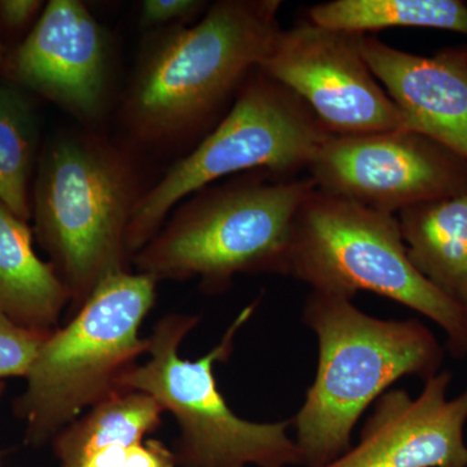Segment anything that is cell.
Returning <instances> with one entry per match:
<instances>
[{
    "label": "cell",
    "mask_w": 467,
    "mask_h": 467,
    "mask_svg": "<svg viewBox=\"0 0 467 467\" xmlns=\"http://www.w3.org/2000/svg\"><path fill=\"white\" fill-rule=\"evenodd\" d=\"M330 134L284 85L259 67L245 79L233 106L195 150L174 162L135 205L126 234L129 259L159 233L189 196L230 177L266 171L299 177Z\"/></svg>",
    "instance_id": "obj_8"
},
{
    "label": "cell",
    "mask_w": 467,
    "mask_h": 467,
    "mask_svg": "<svg viewBox=\"0 0 467 467\" xmlns=\"http://www.w3.org/2000/svg\"><path fill=\"white\" fill-rule=\"evenodd\" d=\"M359 51L404 119L405 129L435 140L467 162V47L432 57L359 36Z\"/></svg>",
    "instance_id": "obj_13"
},
{
    "label": "cell",
    "mask_w": 467,
    "mask_h": 467,
    "mask_svg": "<svg viewBox=\"0 0 467 467\" xmlns=\"http://www.w3.org/2000/svg\"><path fill=\"white\" fill-rule=\"evenodd\" d=\"M315 192L308 175L266 171L211 184L178 204L134 254L135 273L156 282L198 279L207 294L229 290L236 275H285L292 223Z\"/></svg>",
    "instance_id": "obj_3"
},
{
    "label": "cell",
    "mask_w": 467,
    "mask_h": 467,
    "mask_svg": "<svg viewBox=\"0 0 467 467\" xmlns=\"http://www.w3.org/2000/svg\"><path fill=\"white\" fill-rule=\"evenodd\" d=\"M208 3L201 0H144L140 5V26L161 27L183 26L187 21L205 14Z\"/></svg>",
    "instance_id": "obj_20"
},
{
    "label": "cell",
    "mask_w": 467,
    "mask_h": 467,
    "mask_svg": "<svg viewBox=\"0 0 467 467\" xmlns=\"http://www.w3.org/2000/svg\"><path fill=\"white\" fill-rule=\"evenodd\" d=\"M156 285L130 270L109 275L67 326L47 335L15 402L26 444L54 441L84 411L122 389V377L149 349L140 328L155 306Z\"/></svg>",
    "instance_id": "obj_6"
},
{
    "label": "cell",
    "mask_w": 467,
    "mask_h": 467,
    "mask_svg": "<svg viewBox=\"0 0 467 467\" xmlns=\"http://www.w3.org/2000/svg\"><path fill=\"white\" fill-rule=\"evenodd\" d=\"M5 47H3L2 42H0V64L5 60Z\"/></svg>",
    "instance_id": "obj_22"
},
{
    "label": "cell",
    "mask_w": 467,
    "mask_h": 467,
    "mask_svg": "<svg viewBox=\"0 0 467 467\" xmlns=\"http://www.w3.org/2000/svg\"><path fill=\"white\" fill-rule=\"evenodd\" d=\"M38 117L23 88L0 81V202L29 223L38 165Z\"/></svg>",
    "instance_id": "obj_18"
},
{
    "label": "cell",
    "mask_w": 467,
    "mask_h": 467,
    "mask_svg": "<svg viewBox=\"0 0 467 467\" xmlns=\"http://www.w3.org/2000/svg\"><path fill=\"white\" fill-rule=\"evenodd\" d=\"M43 9L39 0H0V24L9 32H20L41 16Z\"/></svg>",
    "instance_id": "obj_21"
},
{
    "label": "cell",
    "mask_w": 467,
    "mask_h": 467,
    "mask_svg": "<svg viewBox=\"0 0 467 467\" xmlns=\"http://www.w3.org/2000/svg\"><path fill=\"white\" fill-rule=\"evenodd\" d=\"M164 409L152 396L121 389L55 436L60 467H177L173 451L146 439Z\"/></svg>",
    "instance_id": "obj_14"
},
{
    "label": "cell",
    "mask_w": 467,
    "mask_h": 467,
    "mask_svg": "<svg viewBox=\"0 0 467 467\" xmlns=\"http://www.w3.org/2000/svg\"><path fill=\"white\" fill-rule=\"evenodd\" d=\"M48 334L27 328L0 312V380L26 378Z\"/></svg>",
    "instance_id": "obj_19"
},
{
    "label": "cell",
    "mask_w": 467,
    "mask_h": 467,
    "mask_svg": "<svg viewBox=\"0 0 467 467\" xmlns=\"http://www.w3.org/2000/svg\"><path fill=\"white\" fill-rule=\"evenodd\" d=\"M285 276L353 300L373 292L441 328L445 352L467 358V315L409 260L398 217L316 190L292 223Z\"/></svg>",
    "instance_id": "obj_5"
},
{
    "label": "cell",
    "mask_w": 467,
    "mask_h": 467,
    "mask_svg": "<svg viewBox=\"0 0 467 467\" xmlns=\"http://www.w3.org/2000/svg\"><path fill=\"white\" fill-rule=\"evenodd\" d=\"M279 0H218L192 26L156 34L143 50L122 112L144 146L212 131L281 32Z\"/></svg>",
    "instance_id": "obj_1"
},
{
    "label": "cell",
    "mask_w": 467,
    "mask_h": 467,
    "mask_svg": "<svg viewBox=\"0 0 467 467\" xmlns=\"http://www.w3.org/2000/svg\"><path fill=\"white\" fill-rule=\"evenodd\" d=\"M70 294L36 254L29 223L0 202V312L32 330H57Z\"/></svg>",
    "instance_id": "obj_15"
},
{
    "label": "cell",
    "mask_w": 467,
    "mask_h": 467,
    "mask_svg": "<svg viewBox=\"0 0 467 467\" xmlns=\"http://www.w3.org/2000/svg\"><path fill=\"white\" fill-rule=\"evenodd\" d=\"M303 322L318 342L315 382L292 426L303 466L324 467L352 447L364 411L404 377L441 373L445 348L420 319H380L353 300L312 291Z\"/></svg>",
    "instance_id": "obj_2"
},
{
    "label": "cell",
    "mask_w": 467,
    "mask_h": 467,
    "mask_svg": "<svg viewBox=\"0 0 467 467\" xmlns=\"http://www.w3.org/2000/svg\"><path fill=\"white\" fill-rule=\"evenodd\" d=\"M0 467H3V466H2V461H0Z\"/></svg>",
    "instance_id": "obj_24"
},
{
    "label": "cell",
    "mask_w": 467,
    "mask_h": 467,
    "mask_svg": "<svg viewBox=\"0 0 467 467\" xmlns=\"http://www.w3.org/2000/svg\"><path fill=\"white\" fill-rule=\"evenodd\" d=\"M409 260L467 315V192L398 214Z\"/></svg>",
    "instance_id": "obj_16"
},
{
    "label": "cell",
    "mask_w": 467,
    "mask_h": 467,
    "mask_svg": "<svg viewBox=\"0 0 467 467\" xmlns=\"http://www.w3.org/2000/svg\"><path fill=\"white\" fill-rule=\"evenodd\" d=\"M143 192L130 153L98 135L61 134L43 150L33 233L76 310L104 279L129 270L126 234Z\"/></svg>",
    "instance_id": "obj_4"
},
{
    "label": "cell",
    "mask_w": 467,
    "mask_h": 467,
    "mask_svg": "<svg viewBox=\"0 0 467 467\" xmlns=\"http://www.w3.org/2000/svg\"><path fill=\"white\" fill-rule=\"evenodd\" d=\"M316 26L358 36L392 27H420L467 36V3L462 0H333L313 5Z\"/></svg>",
    "instance_id": "obj_17"
},
{
    "label": "cell",
    "mask_w": 467,
    "mask_h": 467,
    "mask_svg": "<svg viewBox=\"0 0 467 467\" xmlns=\"http://www.w3.org/2000/svg\"><path fill=\"white\" fill-rule=\"evenodd\" d=\"M257 304L254 300L245 306L220 343L196 359L181 358L180 347L201 317L183 313L164 316L149 337V359L122 377L121 389L149 393L177 420V467L303 466L296 441L287 434L292 420H243L227 405L214 377V367L229 359L236 335L250 321Z\"/></svg>",
    "instance_id": "obj_7"
},
{
    "label": "cell",
    "mask_w": 467,
    "mask_h": 467,
    "mask_svg": "<svg viewBox=\"0 0 467 467\" xmlns=\"http://www.w3.org/2000/svg\"><path fill=\"white\" fill-rule=\"evenodd\" d=\"M306 171L318 192L392 216L467 192L465 160L408 129L330 135Z\"/></svg>",
    "instance_id": "obj_9"
},
{
    "label": "cell",
    "mask_w": 467,
    "mask_h": 467,
    "mask_svg": "<svg viewBox=\"0 0 467 467\" xmlns=\"http://www.w3.org/2000/svg\"><path fill=\"white\" fill-rule=\"evenodd\" d=\"M11 84L95 122L109 97V34L78 0H51L32 32L0 64Z\"/></svg>",
    "instance_id": "obj_11"
},
{
    "label": "cell",
    "mask_w": 467,
    "mask_h": 467,
    "mask_svg": "<svg viewBox=\"0 0 467 467\" xmlns=\"http://www.w3.org/2000/svg\"><path fill=\"white\" fill-rule=\"evenodd\" d=\"M451 383L444 370L416 399L405 389L384 392L358 444L324 467H467V389L450 399Z\"/></svg>",
    "instance_id": "obj_12"
},
{
    "label": "cell",
    "mask_w": 467,
    "mask_h": 467,
    "mask_svg": "<svg viewBox=\"0 0 467 467\" xmlns=\"http://www.w3.org/2000/svg\"><path fill=\"white\" fill-rule=\"evenodd\" d=\"M5 384L3 380H0V399H2L3 393H5Z\"/></svg>",
    "instance_id": "obj_23"
},
{
    "label": "cell",
    "mask_w": 467,
    "mask_h": 467,
    "mask_svg": "<svg viewBox=\"0 0 467 467\" xmlns=\"http://www.w3.org/2000/svg\"><path fill=\"white\" fill-rule=\"evenodd\" d=\"M358 39V34L306 18L281 29L257 67L294 92L330 135L405 129L400 110L362 57Z\"/></svg>",
    "instance_id": "obj_10"
}]
</instances>
